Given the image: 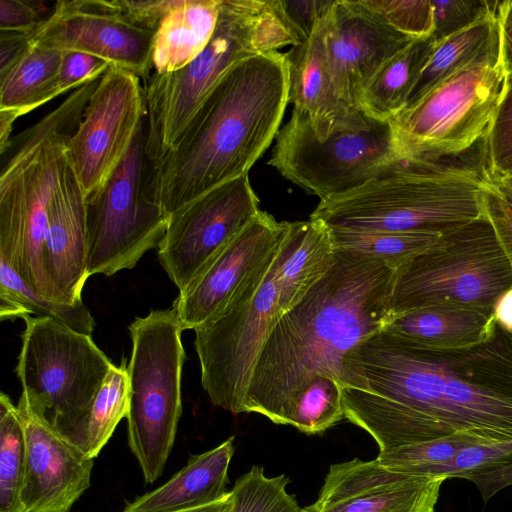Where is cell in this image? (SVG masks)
Wrapping results in <instances>:
<instances>
[{
  "instance_id": "1",
  "label": "cell",
  "mask_w": 512,
  "mask_h": 512,
  "mask_svg": "<svg viewBox=\"0 0 512 512\" xmlns=\"http://www.w3.org/2000/svg\"><path fill=\"white\" fill-rule=\"evenodd\" d=\"M344 416L379 450L462 435L512 439V334L495 319L481 343L438 348L376 332L344 359Z\"/></svg>"
},
{
  "instance_id": "2",
  "label": "cell",
  "mask_w": 512,
  "mask_h": 512,
  "mask_svg": "<svg viewBox=\"0 0 512 512\" xmlns=\"http://www.w3.org/2000/svg\"><path fill=\"white\" fill-rule=\"evenodd\" d=\"M330 269L276 322L256 362L242 413L290 425L296 399L315 375L345 386L348 352L392 320L396 269L355 251L335 249Z\"/></svg>"
},
{
  "instance_id": "3",
  "label": "cell",
  "mask_w": 512,
  "mask_h": 512,
  "mask_svg": "<svg viewBox=\"0 0 512 512\" xmlns=\"http://www.w3.org/2000/svg\"><path fill=\"white\" fill-rule=\"evenodd\" d=\"M288 103L285 53L256 54L235 63L154 167L156 196L165 215L247 175L276 138Z\"/></svg>"
},
{
  "instance_id": "4",
  "label": "cell",
  "mask_w": 512,
  "mask_h": 512,
  "mask_svg": "<svg viewBox=\"0 0 512 512\" xmlns=\"http://www.w3.org/2000/svg\"><path fill=\"white\" fill-rule=\"evenodd\" d=\"M492 177L487 134L467 151L401 162L390 172L321 200L311 219L329 229L444 234L482 215Z\"/></svg>"
},
{
  "instance_id": "5",
  "label": "cell",
  "mask_w": 512,
  "mask_h": 512,
  "mask_svg": "<svg viewBox=\"0 0 512 512\" xmlns=\"http://www.w3.org/2000/svg\"><path fill=\"white\" fill-rule=\"evenodd\" d=\"M100 78L72 91L55 109L18 134L2 154L0 259L30 288L55 300L45 267L50 202L60 184L68 143Z\"/></svg>"
},
{
  "instance_id": "6",
  "label": "cell",
  "mask_w": 512,
  "mask_h": 512,
  "mask_svg": "<svg viewBox=\"0 0 512 512\" xmlns=\"http://www.w3.org/2000/svg\"><path fill=\"white\" fill-rule=\"evenodd\" d=\"M265 1L221 0L216 29L204 50L172 73L144 82L146 153L154 167L176 146L226 72L238 61L275 51L262 22Z\"/></svg>"
},
{
  "instance_id": "7",
  "label": "cell",
  "mask_w": 512,
  "mask_h": 512,
  "mask_svg": "<svg viewBox=\"0 0 512 512\" xmlns=\"http://www.w3.org/2000/svg\"><path fill=\"white\" fill-rule=\"evenodd\" d=\"M128 329L132 341L127 366L128 444L145 482L152 484L164 471L182 414L184 329L173 307L136 317Z\"/></svg>"
},
{
  "instance_id": "8",
  "label": "cell",
  "mask_w": 512,
  "mask_h": 512,
  "mask_svg": "<svg viewBox=\"0 0 512 512\" xmlns=\"http://www.w3.org/2000/svg\"><path fill=\"white\" fill-rule=\"evenodd\" d=\"M512 289V267L485 215L442 234L396 270L392 316L430 306L494 311Z\"/></svg>"
},
{
  "instance_id": "9",
  "label": "cell",
  "mask_w": 512,
  "mask_h": 512,
  "mask_svg": "<svg viewBox=\"0 0 512 512\" xmlns=\"http://www.w3.org/2000/svg\"><path fill=\"white\" fill-rule=\"evenodd\" d=\"M23 320L16 367L19 400L71 442L114 364L91 335L49 317Z\"/></svg>"
},
{
  "instance_id": "10",
  "label": "cell",
  "mask_w": 512,
  "mask_h": 512,
  "mask_svg": "<svg viewBox=\"0 0 512 512\" xmlns=\"http://www.w3.org/2000/svg\"><path fill=\"white\" fill-rule=\"evenodd\" d=\"M501 54L475 61L388 120L404 162L467 151L484 137L506 83Z\"/></svg>"
},
{
  "instance_id": "11",
  "label": "cell",
  "mask_w": 512,
  "mask_h": 512,
  "mask_svg": "<svg viewBox=\"0 0 512 512\" xmlns=\"http://www.w3.org/2000/svg\"><path fill=\"white\" fill-rule=\"evenodd\" d=\"M146 153V123L98 192L86 201L87 272L111 276L132 269L158 248L167 228Z\"/></svg>"
},
{
  "instance_id": "12",
  "label": "cell",
  "mask_w": 512,
  "mask_h": 512,
  "mask_svg": "<svg viewBox=\"0 0 512 512\" xmlns=\"http://www.w3.org/2000/svg\"><path fill=\"white\" fill-rule=\"evenodd\" d=\"M401 162L389 121L370 118L319 139L308 116L293 108L268 164L321 201L383 176Z\"/></svg>"
},
{
  "instance_id": "13",
  "label": "cell",
  "mask_w": 512,
  "mask_h": 512,
  "mask_svg": "<svg viewBox=\"0 0 512 512\" xmlns=\"http://www.w3.org/2000/svg\"><path fill=\"white\" fill-rule=\"evenodd\" d=\"M280 247L274 260L220 312L194 329L202 387L213 405L232 414L242 413L258 356L282 316L277 280Z\"/></svg>"
},
{
  "instance_id": "14",
  "label": "cell",
  "mask_w": 512,
  "mask_h": 512,
  "mask_svg": "<svg viewBox=\"0 0 512 512\" xmlns=\"http://www.w3.org/2000/svg\"><path fill=\"white\" fill-rule=\"evenodd\" d=\"M140 80L136 74L110 65L90 96L68 143L67 159L85 200L104 185L146 118Z\"/></svg>"
},
{
  "instance_id": "15",
  "label": "cell",
  "mask_w": 512,
  "mask_h": 512,
  "mask_svg": "<svg viewBox=\"0 0 512 512\" xmlns=\"http://www.w3.org/2000/svg\"><path fill=\"white\" fill-rule=\"evenodd\" d=\"M248 174L223 183L168 217L158 259L183 291L206 264L259 212Z\"/></svg>"
},
{
  "instance_id": "16",
  "label": "cell",
  "mask_w": 512,
  "mask_h": 512,
  "mask_svg": "<svg viewBox=\"0 0 512 512\" xmlns=\"http://www.w3.org/2000/svg\"><path fill=\"white\" fill-rule=\"evenodd\" d=\"M154 33L129 22L116 0H61L31 39L63 52L94 55L145 82L152 73Z\"/></svg>"
},
{
  "instance_id": "17",
  "label": "cell",
  "mask_w": 512,
  "mask_h": 512,
  "mask_svg": "<svg viewBox=\"0 0 512 512\" xmlns=\"http://www.w3.org/2000/svg\"><path fill=\"white\" fill-rule=\"evenodd\" d=\"M325 40L336 97L357 116L368 83L415 38L390 26L366 0H335L325 18Z\"/></svg>"
},
{
  "instance_id": "18",
  "label": "cell",
  "mask_w": 512,
  "mask_h": 512,
  "mask_svg": "<svg viewBox=\"0 0 512 512\" xmlns=\"http://www.w3.org/2000/svg\"><path fill=\"white\" fill-rule=\"evenodd\" d=\"M285 227L261 210L206 264L172 306L184 330L211 319L274 260Z\"/></svg>"
},
{
  "instance_id": "19",
  "label": "cell",
  "mask_w": 512,
  "mask_h": 512,
  "mask_svg": "<svg viewBox=\"0 0 512 512\" xmlns=\"http://www.w3.org/2000/svg\"><path fill=\"white\" fill-rule=\"evenodd\" d=\"M445 480L354 458L329 467L317 500L302 512H435Z\"/></svg>"
},
{
  "instance_id": "20",
  "label": "cell",
  "mask_w": 512,
  "mask_h": 512,
  "mask_svg": "<svg viewBox=\"0 0 512 512\" xmlns=\"http://www.w3.org/2000/svg\"><path fill=\"white\" fill-rule=\"evenodd\" d=\"M26 442L21 512H69L90 487L94 459L52 429L19 400Z\"/></svg>"
},
{
  "instance_id": "21",
  "label": "cell",
  "mask_w": 512,
  "mask_h": 512,
  "mask_svg": "<svg viewBox=\"0 0 512 512\" xmlns=\"http://www.w3.org/2000/svg\"><path fill=\"white\" fill-rule=\"evenodd\" d=\"M45 267L57 302L73 304L82 300L89 278L86 201L68 159L48 208Z\"/></svg>"
},
{
  "instance_id": "22",
  "label": "cell",
  "mask_w": 512,
  "mask_h": 512,
  "mask_svg": "<svg viewBox=\"0 0 512 512\" xmlns=\"http://www.w3.org/2000/svg\"><path fill=\"white\" fill-rule=\"evenodd\" d=\"M326 15L307 41L285 53L289 70V103L308 116L319 139L344 128L363 125L370 119L364 113L349 115L336 97L327 57Z\"/></svg>"
},
{
  "instance_id": "23",
  "label": "cell",
  "mask_w": 512,
  "mask_h": 512,
  "mask_svg": "<svg viewBox=\"0 0 512 512\" xmlns=\"http://www.w3.org/2000/svg\"><path fill=\"white\" fill-rule=\"evenodd\" d=\"M234 436L201 454L166 483L128 503L123 512H182L226 498L228 468L234 454Z\"/></svg>"
},
{
  "instance_id": "24",
  "label": "cell",
  "mask_w": 512,
  "mask_h": 512,
  "mask_svg": "<svg viewBox=\"0 0 512 512\" xmlns=\"http://www.w3.org/2000/svg\"><path fill=\"white\" fill-rule=\"evenodd\" d=\"M63 51L32 42L24 55L0 74V153L11 142L13 124L60 95L58 79Z\"/></svg>"
},
{
  "instance_id": "25",
  "label": "cell",
  "mask_w": 512,
  "mask_h": 512,
  "mask_svg": "<svg viewBox=\"0 0 512 512\" xmlns=\"http://www.w3.org/2000/svg\"><path fill=\"white\" fill-rule=\"evenodd\" d=\"M335 251L330 229L321 221H286L277 272L282 315L330 269Z\"/></svg>"
},
{
  "instance_id": "26",
  "label": "cell",
  "mask_w": 512,
  "mask_h": 512,
  "mask_svg": "<svg viewBox=\"0 0 512 512\" xmlns=\"http://www.w3.org/2000/svg\"><path fill=\"white\" fill-rule=\"evenodd\" d=\"M494 322L492 310L441 305L394 316L384 329L428 346L461 348L483 342Z\"/></svg>"
},
{
  "instance_id": "27",
  "label": "cell",
  "mask_w": 512,
  "mask_h": 512,
  "mask_svg": "<svg viewBox=\"0 0 512 512\" xmlns=\"http://www.w3.org/2000/svg\"><path fill=\"white\" fill-rule=\"evenodd\" d=\"M221 0H183L154 33L152 72L172 73L195 59L216 29Z\"/></svg>"
},
{
  "instance_id": "28",
  "label": "cell",
  "mask_w": 512,
  "mask_h": 512,
  "mask_svg": "<svg viewBox=\"0 0 512 512\" xmlns=\"http://www.w3.org/2000/svg\"><path fill=\"white\" fill-rule=\"evenodd\" d=\"M501 54L497 10L437 43L408 98L413 104L433 87L477 60Z\"/></svg>"
},
{
  "instance_id": "29",
  "label": "cell",
  "mask_w": 512,
  "mask_h": 512,
  "mask_svg": "<svg viewBox=\"0 0 512 512\" xmlns=\"http://www.w3.org/2000/svg\"><path fill=\"white\" fill-rule=\"evenodd\" d=\"M436 46L431 36L418 38L385 63L364 89L361 111L380 121L401 112Z\"/></svg>"
},
{
  "instance_id": "30",
  "label": "cell",
  "mask_w": 512,
  "mask_h": 512,
  "mask_svg": "<svg viewBox=\"0 0 512 512\" xmlns=\"http://www.w3.org/2000/svg\"><path fill=\"white\" fill-rule=\"evenodd\" d=\"M32 314L55 319L87 335L92 334L96 324L83 300L67 304L46 298L30 288L0 259L1 320L24 319Z\"/></svg>"
},
{
  "instance_id": "31",
  "label": "cell",
  "mask_w": 512,
  "mask_h": 512,
  "mask_svg": "<svg viewBox=\"0 0 512 512\" xmlns=\"http://www.w3.org/2000/svg\"><path fill=\"white\" fill-rule=\"evenodd\" d=\"M129 376L123 362L113 365L96 394L90 411L71 441L86 457L94 459L129 410Z\"/></svg>"
},
{
  "instance_id": "32",
  "label": "cell",
  "mask_w": 512,
  "mask_h": 512,
  "mask_svg": "<svg viewBox=\"0 0 512 512\" xmlns=\"http://www.w3.org/2000/svg\"><path fill=\"white\" fill-rule=\"evenodd\" d=\"M330 232L335 249L355 251L378 258L396 270L431 247L442 235L418 231L361 232L330 229Z\"/></svg>"
},
{
  "instance_id": "33",
  "label": "cell",
  "mask_w": 512,
  "mask_h": 512,
  "mask_svg": "<svg viewBox=\"0 0 512 512\" xmlns=\"http://www.w3.org/2000/svg\"><path fill=\"white\" fill-rule=\"evenodd\" d=\"M26 442L17 405L0 394V512H21Z\"/></svg>"
},
{
  "instance_id": "34",
  "label": "cell",
  "mask_w": 512,
  "mask_h": 512,
  "mask_svg": "<svg viewBox=\"0 0 512 512\" xmlns=\"http://www.w3.org/2000/svg\"><path fill=\"white\" fill-rule=\"evenodd\" d=\"M344 418L340 384L333 378L315 375L300 391L290 425L302 433L314 435Z\"/></svg>"
},
{
  "instance_id": "35",
  "label": "cell",
  "mask_w": 512,
  "mask_h": 512,
  "mask_svg": "<svg viewBox=\"0 0 512 512\" xmlns=\"http://www.w3.org/2000/svg\"><path fill=\"white\" fill-rule=\"evenodd\" d=\"M288 483L284 474L267 477L262 466L254 465L236 480L227 512H302L286 490Z\"/></svg>"
},
{
  "instance_id": "36",
  "label": "cell",
  "mask_w": 512,
  "mask_h": 512,
  "mask_svg": "<svg viewBox=\"0 0 512 512\" xmlns=\"http://www.w3.org/2000/svg\"><path fill=\"white\" fill-rule=\"evenodd\" d=\"M480 443L474 438L456 435L380 451L376 460L389 469L420 475L429 467L451 460L462 449Z\"/></svg>"
},
{
  "instance_id": "37",
  "label": "cell",
  "mask_w": 512,
  "mask_h": 512,
  "mask_svg": "<svg viewBox=\"0 0 512 512\" xmlns=\"http://www.w3.org/2000/svg\"><path fill=\"white\" fill-rule=\"evenodd\" d=\"M512 462V439L480 443L462 449L451 460L429 467L420 475H440L448 478H462Z\"/></svg>"
},
{
  "instance_id": "38",
  "label": "cell",
  "mask_w": 512,
  "mask_h": 512,
  "mask_svg": "<svg viewBox=\"0 0 512 512\" xmlns=\"http://www.w3.org/2000/svg\"><path fill=\"white\" fill-rule=\"evenodd\" d=\"M366 3L403 34L415 39L432 34L431 0H366Z\"/></svg>"
},
{
  "instance_id": "39",
  "label": "cell",
  "mask_w": 512,
  "mask_h": 512,
  "mask_svg": "<svg viewBox=\"0 0 512 512\" xmlns=\"http://www.w3.org/2000/svg\"><path fill=\"white\" fill-rule=\"evenodd\" d=\"M499 1L489 0H431L435 42L471 26L497 10Z\"/></svg>"
},
{
  "instance_id": "40",
  "label": "cell",
  "mask_w": 512,
  "mask_h": 512,
  "mask_svg": "<svg viewBox=\"0 0 512 512\" xmlns=\"http://www.w3.org/2000/svg\"><path fill=\"white\" fill-rule=\"evenodd\" d=\"M487 151L491 174H512V77H506L499 107L487 132Z\"/></svg>"
},
{
  "instance_id": "41",
  "label": "cell",
  "mask_w": 512,
  "mask_h": 512,
  "mask_svg": "<svg viewBox=\"0 0 512 512\" xmlns=\"http://www.w3.org/2000/svg\"><path fill=\"white\" fill-rule=\"evenodd\" d=\"M483 212L512 267V177H491L483 192Z\"/></svg>"
},
{
  "instance_id": "42",
  "label": "cell",
  "mask_w": 512,
  "mask_h": 512,
  "mask_svg": "<svg viewBox=\"0 0 512 512\" xmlns=\"http://www.w3.org/2000/svg\"><path fill=\"white\" fill-rule=\"evenodd\" d=\"M110 64L91 54L65 51L60 65L59 94L69 89H77L85 83L100 78Z\"/></svg>"
},
{
  "instance_id": "43",
  "label": "cell",
  "mask_w": 512,
  "mask_h": 512,
  "mask_svg": "<svg viewBox=\"0 0 512 512\" xmlns=\"http://www.w3.org/2000/svg\"><path fill=\"white\" fill-rule=\"evenodd\" d=\"M335 0H278L280 10L300 44L309 39Z\"/></svg>"
},
{
  "instance_id": "44",
  "label": "cell",
  "mask_w": 512,
  "mask_h": 512,
  "mask_svg": "<svg viewBox=\"0 0 512 512\" xmlns=\"http://www.w3.org/2000/svg\"><path fill=\"white\" fill-rule=\"evenodd\" d=\"M183 0H116L123 16L135 26L156 32L164 18Z\"/></svg>"
},
{
  "instance_id": "45",
  "label": "cell",
  "mask_w": 512,
  "mask_h": 512,
  "mask_svg": "<svg viewBox=\"0 0 512 512\" xmlns=\"http://www.w3.org/2000/svg\"><path fill=\"white\" fill-rule=\"evenodd\" d=\"M40 3L0 0V31L32 34L46 19L41 17Z\"/></svg>"
},
{
  "instance_id": "46",
  "label": "cell",
  "mask_w": 512,
  "mask_h": 512,
  "mask_svg": "<svg viewBox=\"0 0 512 512\" xmlns=\"http://www.w3.org/2000/svg\"><path fill=\"white\" fill-rule=\"evenodd\" d=\"M462 478L477 487L483 502L486 503L496 493L512 485V462L494 469L467 474Z\"/></svg>"
},
{
  "instance_id": "47",
  "label": "cell",
  "mask_w": 512,
  "mask_h": 512,
  "mask_svg": "<svg viewBox=\"0 0 512 512\" xmlns=\"http://www.w3.org/2000/svg\"><path fill=\"white\" fill-rule=\"evenodd\" d=\"M31 35L0 31V74L24 55L31 44Z\"/></svg>"
},
{
  "instance_id": "48",
  "label": "cell",
  "mask_w": 512,
  "mask_h": 512,
  "mask_svg": "<svg viewBox=\"0 0 512 512\" xmlns=\"http://www.w3.org/2000/svg\"><path fill=\"white\" fill-rule=\"evenodd\" d=\"M497 17L500 27L501 62L507 77H512V0L499 1Z\"/></svg>"
},
{
  "instance_id": "49",
  "label": "cell",
  "mask_w": 512,
  "mask_h": 512,
  "mask_svg": "<svg viewBox=\"0 0 512 512\" xmlns=\"http://www.w3.org/2000/svg\"><path fill=\"white\" fill-rule=\"evenodd\" d=\"M494 318L512 334V289L504 293L495 304Z\"/></svg>"
},
{
  "instance_id": "50",
  "label": "cell",
  "mask_w": 512,
  "mask_h": 512,
  "mask_svg": "<svg viewBox=\"0 0 512 512\" xmlns=\"http://www.w3.org/2000/svg\"><path fill=\"white\" fill-rule=\"evenodd\" d=\"M230 505V493L221 501L182 512H224Z\"/></svg>"
},
{
  "instance_id": "51",
  "label": "cell",
  "mask_w": 512,
  "mask_h": 512,
  "mask_svg": "<svg viewBox=\"0 0 512 512\" xmlns=\"http://www.w3.org/2000/svg\"><path fill=\"white\" fill-rule=\"evenodd\" d=\"M229 508V507H228ZM228 508L224 511V512H227Z\"/></svg>"
},
{
  "instance_id": "52",
  "label": "cell",
  "mask_w": 512,
  "mask_h": 512,
  "mask_svg": "<svg viewBox=\"0 0 512 512\" xmlns=\"http://www.w3.org/2000/svg\"><path fill=\"white\" fill-rule=\"evenodd\" d=\"M509 176H511V177H512V174H511V175H509ZM506 177H507V176H506Z\"/></svg>"
}]
</instances>
